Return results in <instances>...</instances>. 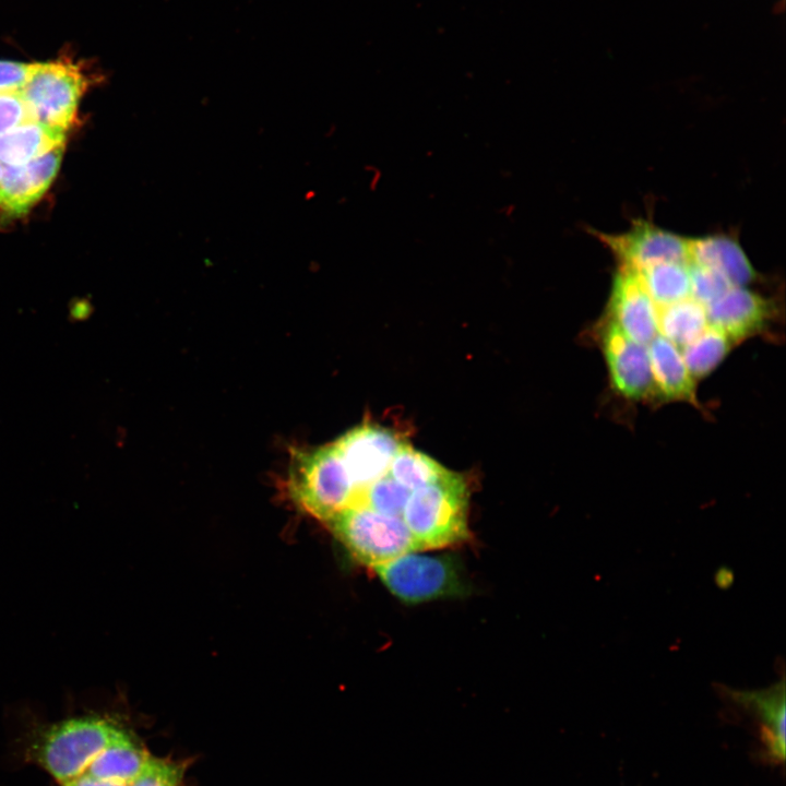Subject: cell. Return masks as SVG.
I'll return each instance as SVG.
<instances>
[{
    "instance_id": "4",
    "label": "cell",
    "mask_w": 786,
    "mask_h": 786,
    "mask_svg": "<svg viewBox=\"0 0 786 786\" xmlns=\"http://www.w3.org/2000/svg\"><path fill=\"white\" fill-rule=\"evenodd\" d=\"M329 524L350 553L370 568L416 551L401 516L386 515L362 504L346 508Z\"/></svg>"
},
{
    "instance_id": "11",
    "label": "cell",
    "mask_w": 786,
    "mask_h": 786,
    "mask_svg": "<svg viewBox=\"0 0 786 786\" xmlns=\"http://www.w3.org/2000/svg\"><path fill=\"white\" fill-rule=\"evenodd\" d=\"M705 308L708 324L722 330L735 343L765 331L776 314L772 300L745 286H730Z\"/></svg>"
},
{
    "instance_id": "23",
    "label": "cell",
    "mask_w": 786,
    "mask_h": 786,
    "mask_svg": "<svg viewBox=\"0 0 786 786\" xmlns=\"http://www.w3.org/2000/svg\"><path fill=\"white\" fill-rule=\"evenodd\" d=\"M730 286L734 285L715 269L690 264V297L703 306L715 301Z\"/></svg>"
},
{
    "instance_id": "9",
    "label": "cell",
    "mask_w": 786,
    "mask_h": 786,
    "mask_svg": "<svg viewBox=\"0 0 786 786\" xmlns=\"http://www.w3.org/2000/svg\"><path fill=\"white\" fill-rule=\"evenodd\" d=\"M355 487V498L384 476L402 441L384 427L361 425L333 442ZM353 501V503H354Z\"/></svg>"
},
{
    "instance_id": "19",
    "label": "cell",
    "mask_w": 786,
    "mask_h": 786,
    "mask_svg": "<svg viewBox=\"0 0 786 786\" xmlns=\"http://www.w3.org/2000/svg\"><path fill=\"white\" fill-rule=\"evenodd\" d=\"M449 472L429 455L402 442L391 461L388 474L413 491L438 480Z\"/></svg>"
},
{
    "instance_id": "21",
    "label": "cell",
    "mask_w": 786,
    "mask_h": 786,
    "mask_svg": "<svg viewBox=\"0 0 786 786\" xmlns=\"http://www.w3.org/2000/svg\"><path fill=\"white\" fill-rule=\"evenodd\" d=\"M410 492L386 473L365 488L352 505L362 504L377 512L402 517Z\"/></svg>"
},
{
    "instance_id": "26",
    "label": "cell",
    "mask_w": 786,
    "mask_h": 786,
    "mask_svg": "<svg viewBox=\"0 0 786 786\" xmlns=\"http://www.w3.org/2000/svg\"><path fill=\"white\" fill-rule=\"evenodd\" d=\"M2 172H3V165L0 163V181H1Z\"/></svg>"
},
{
    "instance_id": "3",
    "label": "cell",
    "mask_w": 786,
    "mask_h": 786,
    "mask_svg": "<svg viewBox=\"0 0 786 786\" xmlns=\"http://www.w3.org/2000/svg\"><path fill=\"white\" fill-rule=\"evenodd\" d=\"M287 488L300 508L326 523L350 507L355 497L354 484L334 443L295 449Z\"/></svg>"
},
{
    "instance_id": "6",
    "label": "cell",
    "mask_w": 786,
    "mask_h": 786,
    "mask_svg": "<svg viewBox=\"0 0 786 786\" xmlns=\"http://www.w3.org/2000/svg\"><path fill=\"white\" fill-rule=\"evenodd\" d=\"M372 569L388 590L405 603L436 599L461 588L454 563L446 557L410 551Z\"/></svg>"
},
{
    "instance_id": "17",
    "label": "cell",
    "mask_w": 786,
    "mask_h": 786,
    "mask_svg": "<svg viewBox=\"0 0 786 786\" xmlns=\"http://www.w3.org/2000/svg\"><path fill=\"white\" fill-rule=\"evenodd\" d=\"M708 326L706 308L691 297L657 307L658 334L682 348Z\"/></svg>"
},
{
    "instance_id": "16",
    "label": "cell",
    "mask_w": 786,
    "mask_h": 786,
    "mask_svg": "<svg viewBox=\"0 0 786 786\" xmlns=\"http://www.w3.org/2000/svg\"><path fill=\"white\" fill-rule=\"evenodd\" d=\"M66 132L38 121H28L0 134V163L19 166L64 146Z\"/></svg>"
},
{
    "instance_id": "22",
    "label": "cell",
    "mask_w": 786,
    "mask_h": 786,
    "mask_svg": "<svg viewBox=\"0 0 786 786\" xmlns=\"http://www.w3.org/2000/svg\"><path fill=\"white\" fill-rule=\"evenodd\" d=\"M189 760H174L150 753L132 786H182Z\"/></svg>"
},
{
    "instance_id": "5",
    "label": "cell",
    "mask_w": 786,
    "mask_h": 786,
    "mask_svg": "<svg viewBox=\"0 0 786 786\" xmlns=\"http://www.w3.org/2000/svg\"><path fill=\"white\" fill-rule=\"evenodd\" d=\"M87 84L78 62L60 58L37 62L20 93L35 121L68 131L75 122Z\"/></svg>"
},
{
    "instance_id": "1",
    "label": "cell",
    "mask_w": 786,
    "mask_h": 786,
    "mask_svg": "<svg viewBox=\"0 0 786 786\" xmlns=\"http://www.w3.org/2000/svg\"><path fill=\"white\" fill-rule=\"evenodd\" d=\"M150 753L127 725L99 712L40 725L28 745L58 786H132Z\"/></svg>"
},
{
    "instance_id": "20",
    "label": "cell",
    "mask_w": 786,
    "mask_h": 786,
    "mask_svg": "<svg viewBox=\"0 0 786 786\" xmlns=\"http://www.w3.org/2000/svg\"><path fill=\"white\" fill-rule=\"evenodd\" d=\"M735 344L726 333L708 324L696 338L680 350L691 376L696 381L710 374Z\"/></svg>"
},
{
    "instance_id": "18",
    "label": "cell",
    "mask_w": 786,
    "mask_h": 786,
    "mask_svg": "<svg viewBox=\"0 0 786 786\" xmlns=\"http://www.w3.org/2000/svg\"><path fill=\"white\" fill-rule=\"evenodd\" d=\"M657 307L690 297V264L662 262L635 271Z\"/></svg>"
},
{
    "instance_id": "14",
    "label": "cell",
    "mask_w": 786,
    "mask_h": 786,
    "mask_svg": "<svg viewBox=\"0 0 786 786\" xmlns=\"http://www.w3.org/2000/svg\"><path fill=\"white\" fill-rule=\"evenodd\" d=\"M652 379L656 397L664 401L687 402L700 407L695 380L691 376L680 348L657 334L647 345Z\"/></svg>"
},
{
    "instance_id": "2",
    "label": "cell",
    "mask_w": 786,
    "mask_h": 786,
    "mask_svg": "<svg viewBox=\"0 0 786 786\" xmlns=\"http://www.w3.org/2000/svg\"><path fill=\"white\" fill-rule=\"evenodd\" d=\"M469 492L463 476L450 471L438 480L413 490L402 519L416 551L438 549L469 538Z\"/></svg>"
},
{
    "instance_id": "15",
    "label": "cell",
    "mask_w": 786,
    "mask_h": 786,
    "mask_svg": "<svg viewBox=\"0 0 786 786\" xmlns=\"http://www.w3.org/2000/svg\"><path fill=\"white\" fill-rule=\"evenodd\" d=\"M689 263L715 269L734 286H746L758 278L743 249L729 236L690 238Z\"/></svg>"
},
{
    "instance_id": "8",
    "label": "cell",
    "mask_w": 786,
    "mask_h": 786,
    "mask_svg": "<svg viewBox=\"0 0 786 786\" xmlns=\"http://www.w3.org/2000/svg\"><path fill=\"white\" fill-rule=\"evenodd\" d=\"M598 341L611 388L629 401L656 397L647 346L628 337L605 318L598 329Z\"/></svg>"
},
{
    "instance_id": "7",
    "label": "cell",
    "mask_w": 786,
    "mask_h": 786,
    "mask_svg": "<svg viewBox=\"0 0 786 786\" xmlns=\"http://www.w3.org/2000/svg\"><path fill=\"white\" fill-rule=\"evenodd\" d=\"M592 234L614 254L619 266L638 271L662 262H687L690 238L660 228L645 219H636L622 233Z\"/></svg>"
},
{
    "instance_id": "10",
    "label": "cell",
    "mask_w": 786,
    "mask_h": 786,
    "mask_svg": "<svg viewBox=\"0 0 786 786\" xmlns=\"http://www.w3.org/2000/svg\"><path fill=\"white\" fill-rule=\"evenodd\" d=\"M606 314L639 344L647 346L658 334L657 306L634 270L618 267L612 277Z\"/></svg>"
},
{
    "instance_id": "13",
    "label": "cell",
    "mask_w": 786,
    "mask_h": 786,
    "mask_svg": "<svg viewBox=\"0 0 786 786\" xmlns=\"http://www.w3.org/2000/svg\"><path fill=\"white\" fill-rule=\"evenodd\" d=\"M753 716L759 748L757 759L769 765L785 762L784 686L763 692L741 693L735 698Z\"/></svg>"
},
{
    "instance_id": "24",
    "label": "cell",
    "mask_w": 786,
    "mask_h": 786,
    "mask_svg": "<svg viewBox=\"0 0 786 786\" xmlns=\"http://www.w3.org/2000/svg\"><path fill=\"white\" fill-rule=\"evenodd\" d=\"M28 121L35 120L21 93H0V134Z\"/></svg>"
},
{
    "instance_id": "12",
    "label": "cell",
    "mask_w": 786,
    "mask_h": 786,
    "mask_svg": "<svg viewBox=\"0 0 786 786\" xmlns=\"http://www.w3.org/2000/svg\"><path fill=\"white\" fill-rule=\"evenodd\" d=\"M63 146L19 166H3L0 209L12 215L25 213L50 187L62 158Z\"/></svg>"
},
{
    "instance_id": "25",
    "label": "cell",
    "mask_w": 786,
    "mask_h": 786,
    "mask_svg": "<svg viewBox=\"0 0 786 786\" xmlns=\"http://www.w3.org/2000/svg\"><path fill=\"white\" fill-rule=\"evenodd\" d=\"M36 66L37 62L0 60V93L20 92Z\"/></svg>"
}]
</instances>
